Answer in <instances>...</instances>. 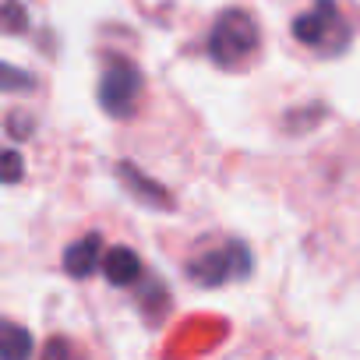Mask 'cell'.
<instances>
[{"mask_svg":"<svg viewBox=\"0 0 360 360\" xmlns=\"http://www.w3.org/2000/svg\"><path fill=\"white\" fill-rule=\"evenodd\" d=\"M258 25L248 11L240 8H230L216 18L212 25V36H209V57L223 68V71H237L244 68L255 53H258Z\"/></svg>","mask_w":360,"mask_h":360,"instance_id":"obj_1","label":"cell"},{"mask_svg":"<svg viewBox=\"0 0 360 360\" xmlns=\"http://www.w3.org/2000/svg\"><path fill=\"white\" fill-rule=\"evenodd\" d=\"M251 272V251L240 240H223L212 251H202L198 258L188 262V276L198 286H223L230 279H244Z\"/></svg>","mask_w":360,"mask_h":360,"instance_id":"obj_2","label":"cell"},{"mask_svg":"<svg viewBox=\"0 0 360 360\" xmlns=\"http://www.w3.org/2000/svg\"><path fill=\"white\" fill-rule=\"evenodd\" d=\"M4 127H8V134H11L15 141H29V138L36 134V120H32L29 113H22V110H15V113H8V120H4Z\"/></svg>","mask_w":360,"mask_h":360,"instance_id":"obj_13","label":"cell"},{"mask_svg":"<svg viewBox=\"0 0 360 360\" xmlns=\"http://www.w3.org/2000/svg\"><path fill=\"white\" fill-rule=\"evenodd\" d=\"M99 265H103V237L99 233H85L82 240H75L64 251V272L71 279H89Z\"/></svg>","mask_w":360,"mask_h":360,"instance_id":"obj_6","label":"cell"},{"mask_svg":"<svg viewBox=\"0 0 360 360\" xmlns=\"http://www.w3.org/2000/svg\"><path fill=\"white\" fill-rule=\"evenodd\" d=\"M32 332L11 318H0V360H32Z\"/></svg>","mask_w":360,"mask_h":360,"instance_id":"obj_8","label":"cell"},{"mask_svg":"<svg viewBox=\"0 0 360 360\" xmlns=\"http://www.w3.org/2000/svg\"><path fill=\"white\" fill-rule=\"evenodd\" d=\"M103 276H106L113 286H131V283L141 276V262H138V255H134L131 248L117 244V248H110V251L103 255Z\"/></svg>","mask_w":360,"mask_h":360,"instance_id":"obj_7","label":"cell"},{"mask_svg":"<svg viewBox=\"0 0 360 360\" xmlns=\"http://www.w3.org/2000/svg\"><path fill=\"white\" fill-rule=\"evenodd\" d=\"M293 36L304 46H318V50H332V53H339V43L332 36L349 43V29L335 8V0H314V8L293 22Z\"/></svg>","mask_w":360,"mask_h":360,"instance_id":"obj_4","label":"cell"},{"mask_svg":"<svg viewBox=\"0 0 360 360\" xmlns=\"http://www.w3.org/2000/svg\"><path fill=\"white\" fill-rule=\"evenodd\" d=\"M22 176H25V159H22V152H15V148L0 152V184H18Z\"/></svg>","mask_w":360,"mask_h":360,"instance_id":"obj_12","label":"cell"},{"mask_svg":"<svg viewBox=\"0 0 360 360\" xmlns=\"http://www.w3.org/2000/svg\"><path fill=\"white\" fill-rule=\"evenodd\" d=\"M117 176H120V184L138 198V202H145L148 209H173V198H169V191L162 188V184H155L152 176H145L138 166H131V162H120L117 166Z\"/></svg>","mask_w":360,"mask_h":360,"instance_id":"obj_5","label":"cell"},{"mask_svg":"<svg viewBox=\"0 0 360 360\" xmlns=\"http://www.w3.org/2000/svg\"><path fill=\"white\" fill-rule=\"evenodd\" d=\"M32 89H36V75L0 60V92H32Z\"/></svg>","mask_w":360,"mask_h":360,"instance_id":"obj_9","label":"cell"},{"mask_svg":"<svg viewBox=\"0 0 360 360\" xmlns=\"http://www.w3.org/2000/svg\"><path fill=\"white\" fill-rule=\"evenodd\" d=\"M39 360H82V353H78V346L68 335H53V339H46Z\"/></svg>","mask_w":360,"mask_h":360,"instance_id":"obj_11","label":"cell"},{"mask_svg":"<svg viewBox=\"0 0 360 360\" xmlns=\"http://www.w3.org/2000/svg\"><path fill=\"white\" fill-rule=\"evenodd\" d=\"M0 29L4 32H25L29 29V15L18 0H4V8H0Z\"/></svg>","mask_w":360,"mask_h":360,"instance_id":"obj_10","label":"cell"},{"mask_svg":"<svg viewBox=\"0 0 360 360\" xmlns=\"http://www.w3.org/2000/svg\"><path fill=\"white\" fill-rule=\"evenodd\" d=\"M138 96H141V71L124 57H110L99 78V106L113 120H127L134 113Z\"/></svg>","mask_w":360,"mask_h":360,"instance_id":"obj_3","label":"cell"}]
</instances>
